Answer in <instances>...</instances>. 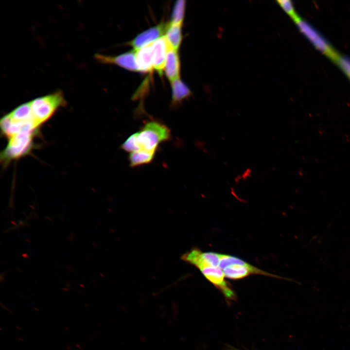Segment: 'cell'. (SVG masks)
<instances>
[{"label": "cell", "mask_w": 350, "mask_h": 350, "mask_svg": "<svg viewBox=\"0 0 350 350\" xmlns=\"http://www.w3.org/2000/svg\"><path fill=\"white\" fill-rule=\"evenodd\" d=\"M39 129L33 125L25 126L21 131L7 139V144L0 153V161L6 167L11 161L27 156L35 148V139Z\"/></svg>", "instance_id": "1"}, {"label": "cell", "mask_w": 350, "mask_h": 350, "mask_svg": "<svg viewBox=\"0 0 350 350\" xmlns=\"http://www.w3.org/2000/svg\"><path fill=\"white\" fill-rule=\"evenodd\" d=\"M29 103L35 123L39 128L60 108L65 106L67 104L61 90H57L51 94L37 97Z\"/></svg>", "instance_id": "2"}, {"label": "cell", "mask_w": 350, "mask_h": 350, "mask_svg": "<svg viewBox=\"0 0 350 350\" xmlns=\"http://www.w3.org/2000/svg\"><path fill=\"white\" fill-rule=\"evenodd\" d=\"M171 136V130L166 125L157 121H148L137 132L139 150L156 152L159 144L170 140Z\"/></svg>", "instance_id": "3"}, {"label": "cell", "mask_w": 350, "mask_h": 350, "mask_svg": "<svg viewBox=\"0 0 350 350\" xmlns=\"http://www.w3.org/2000/svg\"><path fill=\"white\" fill-rule=\"evenodd\" d=\"M294 21L299 31L317 50L332 61L335 60L339 53L318 31L300 17Z\"/></svg>", "instance_id": "4"}, {"label": "cell", "mask_w": 350, "mask_h": 350, "mask_svg": "<svg viewBox=\"0 0 350 350\" xmlns=\"http://www.w3.org/2000/svg\"><path fill=\"white\" fill-rule=\"evenodd\" d=\"M203 275L218 288L227 298H233L235 295L225 280L223 270L218 266H205L199 269Z\"/></svg>", "instance_id": "5"}, {"label": "cell", "mask_w": 350, "mask_h": 350, "mask_svg": "<svg viewBox=\"0 0 350 350\" xmlns=\"http://www.w3.org/2000/svg\"><path fill=\"white\" fill-rule=\"evenodd\" d=\"M94 58L105 64H113L133 71H140L138 64L135 51L128 52L117 56H109L96 53Z\"/></svg>", "instance_id": "6"}, {"label": "cell", "mask_w": 350, "mask_h": 350, "mask_svg": "<svg viewBox=\"0 0 350 350\" xmlns=\"http://www.w3.org/2000/svg\"><path fill=\"white\" fill-rule=\"evenodd\" d=\"M169 25L170 22H163L150 28L138 35L129 44L137 51L164 36Z\"/></svg>", "instance_id": "7"}, {"label": "cell", "mask_w": 350, "mask_h": 350, "mask_svg": "<svg viewBox=\"0 0 350 350\" xmlns=\"http://www.w3.org/2000/svg\"><path fill=\"white\" fill-rule=\"evenodd\" d=\"M225 277L231 280H240L250 275L257 274L277 278H283L268 273L246 262L245 264H232L223 270Z\"/></svg>", "instance_id": "8"}, {"label": "cell", "mask_w": 350, "mask_h": 350, "mask_svg": "<svg viewBox=\"0 0 350 350\" xmlns=\"http://www.w3.org/2000/svg\"><path fill=\"white\" fill-rule=\"evenodd\" d=\"M153 55L154 69L159 75L164 70L169 45L164 36L151 43Z\"/></svg>", "instance_id": "9"}, {"label": "cell", "mask_w": 350, "mask_h": 350, "mask_svg": "<svg viewBox=\"0 0 350 350\" xmlns=\"http://www.w3.org/2000/svg\"><path fill=\"white\" fill-rule=\"evenodd\" d=\"M165 74L171 82L179 78L180 61L178 50L169 46L164 68Z\"/></svg>", "instance_id": "10"}, {"label": "cell", "mask_w": 350, "mask_h": 350, "mask_svg": "<svg viewBox=\"0 0 350 350\" xmlns=\"http://www.w3.org/2000/svg\"><path fill=\"white\" fill-rule=\"evenodd\" d=\"M171 87L172 105L173 106L178 105L191 95L190 89L179 78L171 82Z\"/></svg>", "instance_id": "11"}, {"label": "cell", "mask_w": 350, "mask_h": 350, "mask_svg": "<svg viewBox=\"0 0 350 350\" xmlns=\"http://www.w3.org/2000/svg\"><path fill=\"white\" fill-rule=\"evenodd\" d=\"M138 64L142 72L151 71L154 69L153 55L151 44L136 51Z\"/></svg>", "instance_id": "12"}, {"label": "cell", "mask_w": 350, "mask_h": 350, "mask_svg": "<svg viewBox=\"0 0 350 350\" xmlns=\"http://www.w3.org/2000/svg\"><path fill=\"white\" fill-rule=\"evenodd\" d=\"M182 25L171 24L170 23L164 35L169 46L175 50H178L182 41Z\"/></svg>", "instance_id": "13"}, {"label": "cell", "mask_w": 350, "mask_h": 350, "mask_svg": "<svg viewBox=\"0 0 350 350\" xmlns=\"http://www.w3.org/2000/svg\"><path fill=\"white\" fill-rule=\"evenodd\" d=\"M156 153L140 150L130 153L128 158L130 166L135 167L150 163L154 159Z\"/></svg>", "instance_id": "14"}, {"label": "cell", "mask_w": 350, "mask_h": 350, "mask_svg": "<svg viewBox=\"0 0 350 350\" xmlns=\"http://www.w3.org/2000/svg\"><path fill=\"white\" fill-rule=\"evenodd\" d=\"M186 3L184 0L175 2L172 13L170 24L182 25L184 16Z\"/></svg>", "instance_id": "15"}, {"label": "cell", "mask_w": 350, "mask_h": 350, "mask_svg": "<svg viewBox=\"0 0 350 350\" xmlns=\"http://www.w3.org/2000/svg\"><path fill=\"white\" fill-rule=\"evenodd\" d=\"M221 254L213 252L201 253V260L198 265L199 268L205 266H218Z\"/></svg>", "instance_id": "16"}, {"label": "cell", "mask_w": 350, "mask_h": 350, "mask_svg": "<svg viewBox=\"0 0 350 350\" xmlns=\"http://www.w3.org/2000/svg\"><path fill=\"white\" fill-rule=\"evenodd\" d=\"M137 132L130 136L121 145V148L130 153L139 150L137 141Z\"/></svg>", "instance_id": "17"}, {"label": "cell", "mask_w": 350, "mask_h": 350, "mask_svg": "<svg viewBox=\"0 0 350 350\" xmlns=\"http://www.w3.org/2000/svg\"><path fill=\"white\" fill-rule=\"evenodd\" d=\"M333 62L350 79V58L339 54Z\"/></svg>", "instance_id": "18"}, {"label": "cell", "mask_w": 350, "mask_h": 350, "mask_svg": "<svg viewBox=\"0 0 350 350\" xmlns=\"http://www.w3.org/2000/svg\"><path fill=\"white\" fill-rule=\"evenodd\" d=\"M278 4L283 11L294 21L299 16L297 14L292 2L290 0H279Z\"/></svg>", "instance_id": "19"}]
</instances>
